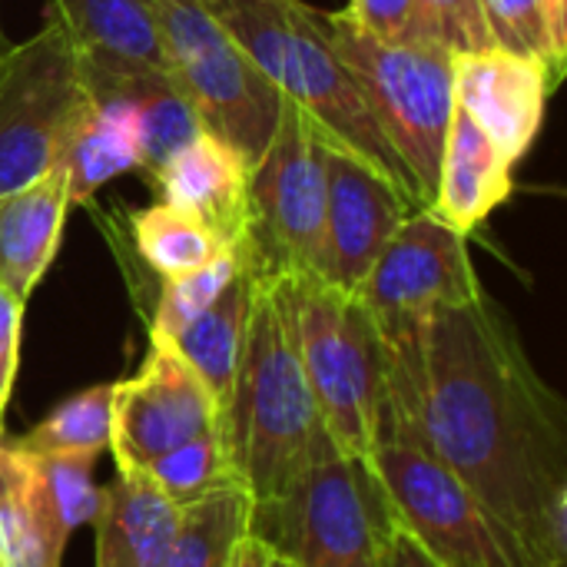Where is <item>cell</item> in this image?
<instances>
[{
    "label": "cell",
    "instance_id": "cell-1",
    "mask_svg": "<svg viewBox=\"0 0 567 567\" xmlns=\"http://www.w3.org/2000/svg\"><path fill=\"white\" fill-rule=\"evenodd\" d=\"M385 342L379 432H402L485 508L518 567H567V409L482 292Z\"/></svg>",
    "mask_w": 567,
    "mask_h": 567
},
{
    "label": "cell",
    "instance_id": "cell-2",
    "mask_svg": "<svg viewBox=\"0 0 567 567\" xmlns=\"http://www.w3.org/2000/svg\"><path fill=\"white\" fill-rule=\"evenodd\" d=\"M223 432L252 505L282 498L326 435L292 332L289 276L279 269L259 272Z\"/></svg>",
    "mask_w": 567,
    "mask_h": 567
},
{
    "label": "cell",
    "instance_id": "cell-3",
    "mask_svg": "<svg viewBox=\"0 0 567 567\" xmlns=\"http://www.w3.org/2000/svg\"><path fill=\"white\" fill-rule=\"evenodd\" d=\"M203 7L262 80L282 100L296 103L329 143H339L375 166L419 209H425L362 90L336 56L316 7L302 0H203Z\"/></svg>",
    "mask_w": 567,
    "mask_h": 567
},
{
    "label": "cell",
    "instance_id": "cell-4",
    "mask_svg": "<svg viewBox=\"0 0 567 567\" xmlns=\"http://www.w3.org/2000/svg\"><path fill=\"white\" fill-rule=\"evenodd\" d=\"M299 359L329 439L355 462H369L385 402V342L359 302L326 279L286 272Z\"/></svg>",
    "mask_w": 567,
    "mask_h": 567
},
{
    "label": "cell",
    "instance_id": "cell-5",
    "mask_svg": "<svg viewBox=\"0 0 567 567\" xmlns=\"http://www.w3.org/2000/svg\"><path fill=\"white\" fill-rule=\"evenodd\" d=\"M322 30L362 90L375 123L409 169L419 203L432 206L439 186L442 150L455 113L452 50L432 40L385 43L362 33L339 10H319Z\"/></svg>",
    "mask_w": 567,
    "mask_h": 567
},
{
    "label": "cell",
    "instance_id": "cell-6",
    "mask_svg": "<svg viewBox=\"0 0 567 567\" xmlns=\"http://www.w3.org/2000/svg\"><path fill=\"white\" fill-rule=\"evenodd\" d=\"M389 505L365 462L329 432L282 498L252 505L249 535L296 567H379Z\"/></svg>",
    "mask_w": 567,
    "mask_h": 567
},
{
    "label": "cell",
    "instance_id": "cell-7",
    "mask_svg": "<svg viewBox=\"0 0 567 567\" xmlns=\"http://www.w3.org/2000/svg\"><path fill=\"white\" fill-rule=\"evenodd\" d=\"M86 96L76 47L56 17L0 53V199L60 163Z\"/></svg>",
    "mask_w": 567,
    "mask_h": 567
},
{
    "label": "cell",
    "instance_id": "cell-8",
    "mask_svg": "<svg viewBox=\"0 0 567 567\" xmlns=\"http://www.w3.org/2000/svg\"><path fill=\"white\" fill-rule=\"evenodd\" d=\"M150 7L173 73L206 130L236 146L252 166L276 130L282 96L213 20L203 0H150Z\"/></svg>",
    "mask_w": 567,
    "mask_h": 567
},
{
    "label": "cell",
    "instance_id": "cell-9",
    "mask_svg": "<svg viewBox=\"0 0 567 567\" xmlns=\"http://www.w3.org/2000/svg\"><path fill=\"white\" fill-rule=\"evenodd\" d=\"M326 136L289 100L249 169L252 246L266 269L326 279Z\"/></svg>",
    "mask_w": 567,
    "mask_h": 567
},
{
    "label": "cell",
    "instance_id": "cell-10",
    "mask_svg": "<svg viewBox=\"0 0 567 567\" xmlns=\"http://www.w3.org/2000/svg\"><path fill=\"white\" fill-rule=\"evenodd\" d=\"M369 472L395 522L445 567H518L478 498L419 442L379 432Z\"/></svg>",
    "mask_w": 567,
    "mask_h": 567
},
{
    "label": "cell",
    "instance_id": "cell-11",
    "mask_svg": "<svg viewBox=\"0 0 567 567\" xmlns=\"http://www.w3.org/2000/svg\"><path fill=\"white\" fill-rule=\"evenodd\" d=\"M482 292L468 236L442 223L429 206L399 223L355 289L382 336L419 326L442 309L465 306Z\"/></svg>",
    "mask_w": 567,
    "mask_h": 567
},
{
    "label": "cell",
    "instance_id": "cell-12",
    "mask_svg": "<svg viewBox=\"0 0 567 567\" xmlns=\"http://www.w3.org/2000/svg\"><path fill=\"white\" fill-rule=\"evenodd\" d=\"M223 425V412L179 352L150 339L136 375L113 382L110 449L120 475H140L169 449Z\"/></svg>",
    "mask_w": 567,
    "mask_h": 567
},
{
    "label": "cell",
    "instance_id": "cell-13",
    "mask_svg": "<svg viewBox=\"0 0 567 567\" xmlns=\"http://www.w3.org/2000/svg\"><path fill=\"white\" fill-rule=\"evenodd\" d=\"M326 163V282L355 292L399 223L419 206L375 166L322 143Z\"/></svg>",
    "mask_w": 567,
    "mask_h": 567
},
{
    "label": "cell",
    "instance_id": "cell-14",
    "mask_svg": "<svg viewBox=\"0 0 567 567\" xmlns=\"http://www.w3.org/2000/svg\"><path fill=\"white\" fill-rule=\"evenodd\" d=\"M455 76V106L502 150L515 166L535 143L548 93L558 83V73L525 53L505 47H485L452 56Z\"/></svg>",
    "mask_w": 567,
    "mask_h": 567
},
{
    "label": "cell",
    "instance_id": "cell-15",
    "mask_svg": "<svg viewBox=\"0 0 567 567\" xmlns=\"http://www.w3.org/2000/svg\"><path fill=\"white\" fill-rule=\"evenodd\" d=\"M53 17L76 47L86 86L130 90L176 80L150 0H53Z\"/></svg>",
    "mask_w": 567,
    "mask_h": 567
},
{
    "label": "cell",
    "instance_id": "cell-16",
    "mask_svg": "<svg viewBox=\"0 0 567 567\" xmlns=\"http://www.w3.org/2000/svg\"><path fill=\"white\" fill-rule=\"evenodd\" d=\"M249 163L223 136L203 130L153 176L159 203L193 213L223 246L252 243Z\"/></svg>",
    "mask_w": 567,
    "mask_h": 567
},
{
    "label": "cell",
    "instance_id": "cell-17",
    "mask_svg": "<svg viewBox=\"0 0 567 567\" xmlns=\"http://www.w3.org/2000/svg\"><path fill=\"white\" fill-rule=\"evenodd\" d=\"M66 209L70 189L60 163L37 183L0 199V286L20 302L30 299L53 266Z\"/></svg>",
    "mask_w": 567,
    "mask_h": 567
},
{
    "label": "cell",
    "instance_id": "cell-18",
    "mask_svg": "<svg viewBox=\"0 0 567 567\" xmlns=\"http://www.w3.org/2000/svg\"><path fill=\"white\" fill-rule=\"evenodd\" d=\"M515 183H512V163L502 156V150L455 106L442 166H439V186L432 196V213L458 229L462 236L475 233L498 206L508 203Z\"/></svg>",
    "mask_w": 567,
    "mask_h": 567
},
{
    "label": "cell",
    "instance_id": "cell-19",
    "mask_svg": "<svg viewBox=\"0 0 567 567\" xmlns=\"http://www.w3.org/2000/svg\"><path fill=\"white\" fill-rule=\"evenodd\" d=\"M90 96L66 136L60 166L66 173L70 206L86 203L113 176L143 169L136 103L123 90L86 86Z\"/></svg>",
    "mask_w": 567,
    "mask_h": 567
},
{
    "label": "cell",
    "instance_id": "cell-20",
    "mask_svg": "<svg viewBox=\"0 0 567 567\" xmlns=\"http://www.w3.org/2000/svg\"><path fill=\"white\" fill-rule=\"evenodd\" d=\"M96 528V567H169L179 508L143 475H120L103 488Z\"/></svg>",
    "mask_w": 567,
    "mask_h": 567
},
{
    "label": "cell",
    "instance_id": "cell-21",
    "mask_svg": "<svg viewBox=\"0 0 567 567\" xmlns=\"http://www.w3.org/2000/svg\"><path fill=\"white\" fill-rule=\"evenodd\" d=\"M259 272H262L259 259L246 262L239 269V276L219 292V299L206 312H199L173 339H163L203 379V385L209 389V395L216 399L223 415H226V405L233 395V382H236V369H239V355H243V342H246V326H249Z\"/></svg>",
    "mask_w": 567,
    "mask_h": 567
},
{
    "label": "cell",
    "instance_id": "cell-22",
    "mask_svg": "<svg viewBox=\"0 0 567 567\" xmlns=\"http://www.w3.org/2000/svg\"><path fill=\"white\" fill-rule=\"evenodd\" d=\"M63 548L33 455L0 439V567H60Z\"/></svg>",
    "mask_w": 567,
    "mask_h": 567
},
{
    "label": "cell",
    "instance_id": "cell-23",
    "mask_svg": "<svg viewBox=\"0 0 567 567\" xmlns=\"http://www.w3.org/2000/svg\"><path fill=\"white\" fill-rule=\"evenodd\" d=\"M163 498H169L176 508H189L209 495L229 492V488H243L236 462H233V449L229 439L219 429H209L176 449H169L166 455H159L156 462H150L140 472Z\"/></svg>",
    "mask_w": 567,
    "mask_h": 567
},
{
    "label": "cell",
    "instance_id": "cell-24",
    "mask_svg": "<svg viewBox=\"0 0 567 567\" xmlns=\"http://www.w3.org/2000/svg\"><path fill=\"white\" fill-rule=\"evenodd\" d=\"M249 522L252 498L246 488H229L179 508L169 567H229L236 545L249 535Z\"/></svg>",
    "mask_w": 567,
    "mask_h": 567
},
{
    "label": "cell",
    "instance_id": "cell-25",
    "mask_svg": "<svg viewBox=\"0 0 567 567\" xmlns=\"http://www.w3.org/2000/svg\"><path fill=\"white\" fill-rule=\"evenodd\" d=\"M133 239L143 262L159 279L186 276L206 266L219 249H226L206 223L169 203H153L133 213Z\"/></svg>",
    "mask_w": 567,
    "mask_h": 567
},
{
    "label": "cell",
    "instance_id": "cell-26",
    "mask_svg": "<svg viewBox=\"0 0 567 567\" xmlns=\"http://www.w3.org/2000/svg\"><path fill=\"white\" fill-rule=\"evenodd\" d=\"M110 402H113V382L90 385L63 399L40 425H33L13 445H20L30 455L100 458L110 449Z\"/></svg>",
    "mask_w": 567,
    "mask_h": 567
},
{
    "label": "cell",
    "instance_id": "cell-27",
    "mask_svg": "<svg viewBox=\"0 0 567 567\" xmlns=\"http://www.w3.org/2000/svg\"><path fill=\"white\" fill-rule=\"evenodd\" d=\"M136 103L140 116V153L143 169L156 173L163 163H169L183 146H189L203 130V116L179 80H153L123 90Z\"/></svg>",
    "mask_w": 567,
    "mask_h": 567
},
{
    "label": "cell",
    "instance_id": "cell-28",
    "mask_svg": "<svg viewBox=\"0 0 567 567\" xmlns=\"http://www.w3.org/2000/svg\"><path fill=\"white\" fill-rule=\"evenodd\" d=\"M252 259H259L252 243L226 246L206 266H199L186 276H176V279H163V289H159V299L153 309V322H150V339H173L179 329H186L199 312H206L219 299V292Z\"/></svg>",
    "mask_w": 567,
    "mask_h": 567
},
{
    "label": "cell",
    "instance_id": "cell-29",
    "mask_svg": "<svg viewBox=\"0 0 567 567\" xmlns=\"http://www.w3.org/2000/svg\"><path fill=\"white\" fill-rule=\"evenodd\" d=\"M33 468L40 478L43 498L50 505V515L56 522V532L63 535V542H70V535L76 528L90 525L103 505V488L93 478L96 458H90V455H33Z\"/></svg>",
    "mask_w": 567,
    "mask_h": 567
},
{
    "label": "cell",
    "instance_id": "cell-30",
    "mask_svg": "<svg viewBox=\"0 0 567 567\" xmlns=\"http://www.w3.org/2000/svg\"><path fill=\"white\" fill-rule=\"evenodd\" d=\"M482 13L495 47L538 56L555 73H561V63L551 50L548 27H545V0H482Z\"/></svg>",
    "mask_w": 567,
    "mask_h": 567
},
{
    "label": "cell",
    "instance_id": "cell-31",
    "mask_svg": "<svg viewBox=\"0 0 567 567\" xmlns=\"http://www.w3.org/2000/svg\"><path fill=\"white\" fill-rule=\"evenodd\" d=\"M419 13L429 40L442 43L452 53L495 47L482 13V0H419Z\"/></svg>",
    "mask_w": 567,
    "mask_h": 567
},
{
    "label": "cell",
    "instance_id": "cell-32",
    "mask_svg": "<svg viewBox=\"0 0 567 567\" xmlns=\"http://www.w3.org/2000/svg\"><path fill=\"white\" fill-rule=\"evenodd\" d=\"M346 20H352L362 33L385 40V43H419L429 40L419 13V0H349L346 10H339ZM435 43V40H432Z\"/></svg>",
    "mask_w": 567,
    "mask_h": 567
},
{
    "label": "cell",
    "instance_id": "cell-33",
    "mask_svg": "<svg viewBox=\"0 0 567 567\" xmlns=\"http://www.w3.org/2000/svg\"><path fill=\"white\" fill-rule=\"evenodd\" d=\"M23 306L0 286V435H3V409L13 392L17 362H20V329H23Z\"/></svg>",
    "mask_w": 567,
    "mask_h": 567
},
{
    "label": "cell",
    "instance_id": "cell-34",
    "mask_svg": "<svg viewBox=\"0 0 567 567\" xmlns=\"http://www.w3.org/2000/svg\"><path fill=\"white\" fill-rule=\"evenodd\" d=\"M379 567H445L402 522L392 518L385 522V535H382V555Z\"/></svg>",
    "mask_w": 567,
    "mask_h": 567
},
{
    "label": "cell",
    "instance_id": "cell-35",
    "mask_svg": "<svg viewBox=\"0 0 567 567\" xmlns=\"http://www.w3.org/2000/svg\"><path fill=\"white\" fill-rule=\"evenodd\" d=\"M269 565V548L256 538V535H246L236 551H233V561L229 567H266Z\"/></svg>",
    "mask_w": 567,
    "mask_h": 567
},
{
    "label": "cell",
    "instance_id": "cell-36",
    "mask_svg": "<svg viewBox=\"0 0 567 567\" xmlns=\"http://www.w3.org/2000/svg\"><path fill=\"white\" fill-rule=\"evenodd\" d=\"M266 567H296V565H292V561H286L282 555H272V551H269V565Z\"/></svg>",
    "mask_w": 567,
    "mask_h": 567
},
{
    "label": "cell",
    "instance_id": "cell-37",
    "mask_svg": "<svg viewBox=\"0 0 567 567\" xmlns=\"http://www.w3.org/2000/svg\"><path fill=\"white\" fill-rule=\"evenodd\" d=\"M0 439H3V435H0Z\"/></svg>",
    "mask_w": 567,
    "mask_h": 567
}]
</instances>
